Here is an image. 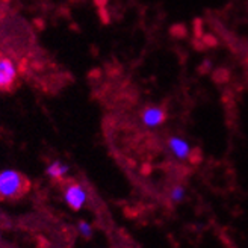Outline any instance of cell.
I'll return each mask as SVG.
<instances>
[{
	"label": "cell",
	"instance_id": "cell-3",
	"mask_svg": "<svg viewBox=\"0 0 248 248\" xmlns=\"http://www.w3.org/2000/svg\"><path fill=\"white\" fill-rule=\"evenodd\" d=\"M17 79V70L12 61L8 58H0V91L9 90Z\"/></svg>",
	"mask_w": 248,
	"mask_h": 248
},
{
	"label": "cell",
	"instance_id": "cell-2",
	"mask_svg": "<svg viewBox=\"0 0 248 248\" xmlns=\"http://www.w3.org/2000/svg\"><path fill=\"white\" fill-rule=\"evenodd\" d=\"M86 191L83 186L79 183H71L65 188L64 192V200L73 210H80L86 203Z\"/></svg>",
	"mask_w": 248,
	"mask_h": 248
},
{
	"label": "cell",
	"instance_id": "cell-4",
	"mask_svg": "<svg viewBox=\"0 0 248 248\" xmlns=\"http://www.w3.org/2000/svg\"><path fill=\"white\" fill-rule=\"evenodd\" d=\"M167 118L165 110L160 106H148L142 112V123L147 127H157Z\"/></svg>",
	"mask_w": 248,
	"mask_h": 248
},
{
	"label": "cell",
	"instance_id": "cell-8",
	"mask_svg": "<svg viewBox=\"0 0 248 248\" xmlns=\"http://www.w3.org/2000/svg\"><path fill=\"white\" fill-rule=\"evenodd\" d=\"M78 232L80 233V236L88 239V238L93 236V226L90 224L88 221H80L79 226H78Z\"/></svg>",
	"mask_w": 248,
	"mask_h": 248
},
{
	"label": "cell",
	"instance_id": "cell-1",
	"mask_svg": "<svg viewBox=\"0 0 248 248\" xmlns=\"http://www.w3.org/2000/svg\"><path fill=\"white\" fill-rule=\"evenodd\" d=\"M28 182L23 174L16 170H3L0 171V197L2 198H17L24 191H28Z\"/></svg>",
	"mask_w": 248,
	"mask_h": 248
},
{
	"label": "cell",
	"instance_id": "cell-5",
	"mask_svg": "<svg viewBox=\"0 0 248 248\" xmlns=\"http://www.w3.org/2000/svg\"><path fill=\"white\" fill-rule=\"evenodd\" d=\"M168 148L170 152L172 153V156L180 159V160H185L188 159L189 155H191V145L189 142L180 138V136H171L168 140Z\"/></svg>",
	"mask_w": 248,
	"mask_h": 248
},
{
	"label": "cell",
	"instance_id": "cell-6",
	"mask_svg": "<svg viewBox=\"0 0 248 248\" xmlns=\"http://www.w3.org/2000/svg\"><path fill=\"white\" fill-rule=\"evenodd\" d=\"M68 171H70V167L64 162H61V160H53V162L47 167L46 172H47V176L48 177H52V179H62V177H65L68 174Z\"/></svg>",
	"mask_w": 248,
	"mask_h": 248
},
{
	"label": "cell",
	"instance_id": "cell-7",
	"mask_svg": "<svg viewBox=\"0 0 248 248\" xmlns=\"http://www.w3.org/2000/svg\"><path fill=\"white\" fill-rule=\"evenodd\" d=\"M186 198V188L183 185H176L172 186V189L170 191V200L172 203H182Z\"/></svg>",
	"mask_w": 248,
	"mask_h": 248
}]
</instances>
